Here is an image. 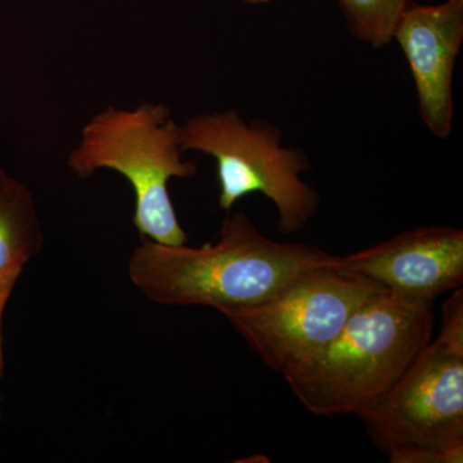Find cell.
I'll return each mask as SVG.
<instances>
[{
    "instance_id": "cell-1",
    "label": "cell",
    "mask_w": 463,
    "mask_h": 463,
    "mask_svg": "<svg viewBox=\"0 0 463 463\" xmlns=\"http://www.w3.org/2000/svg\"><path fill=\"white\" fill-rule=\"evenodd\" d=\"M332 255L307 243L265 237L243 213H228L218 241L201 248L142 240L128 263L130 281L167 307H209L218 312L254 306Z\"/></svg>"
},
{
    "instance_id": "cell-2",
    "label": "cell",
    "mask_w": 463,
    "mask_h": 463,
    "mask_svg": "<svg viewBox=\"0 0 463 463\" xmlns=\"http://www.w3.org/2000/svg\"><path fill=\"white\" fill-rule=\"evenodd\" d=\"M432 327V303L383 289L353 313L318 355L285 380L317 416H364L416 362L431 341Z\"/></svg>"
},
{
    "instance_id": "cell-3",
    "label": "cell",
    "mask_w": 463,
    "mask_h": 463,
    "mask_svg": "<svg viewBox=\"0 0 463 463\" xmlns=\"http://www.w3.org/2000/svg\"><path fill=\"white\" fill-rule=\"evenodd\" d=\"M184 154L181 124L165 103L109 106L81 128L80 139L67 155V166L80 179L99 170L123 175L133 188V224L142 240L182 245L187 234L174 209L169 183L196 175V163L184 160Z\"/></svg>"
},
{
    "instance_id": "cell-4",
    "label": "cell",
    "mask_w": 463,
    "mask_h": 463,
    "mask_svg": "<svg viewBox=\"0 0 463 463\" xmlns=\"http://www.w3.org/2000/svg\"><path fill=\"white\" fill-rule=\"evenodd\" d=\"M181 134L183 151L214 158L218 205L225 213L248 194H261L276 206L282 234L298 233L317 214L318 194L301 179L309 158L303 148L283 145L277 125L224 109L190 116Z\"/></svg>"
},
{
    "instance_id": "cell-5",
    "label": "cell",
    "mask_w": 463,
    "mask_h": 463,
    "mask_svg": "<svg viewBox=\"0 0 463 463\" xmlns=\"http://www.w3.org/2000/svg\"><path fill=\"white\" fill-rule=\"evenodd\" d=\"M330 260L254 306L222 313L265 365L285 379L318 355L359 307L385 289L332 267Z\"/></svg>"
},
{
    "instance_id": "cell-6",
    "label": "cell",
    "mask_w": 463,
    "mask_h": 463,
    "mask_svg": "<svg viewBox=\"0 0 463 463\" xmlns=\"http://www.w3.org/2000/svg\"><path fill=\"white\" fill-rule=\"evenodd\" d=\"M361 419L388 449L463 444V349L430 341L397 385Z\"/></svg>"
},
{
    "instance_id": "cell-7",
    "label": "cell",
    "mask_w": 463,
    "mask_h": 463,
    "mask_svg": "<svg viewBox=\"0 0 463 463\" xmlns=\"http://www.w3.org/2000/svg\"><path fill=\"white\" fill-rule=\"evenodd\" d=\"M330 265L365 277L408 300L434 304L463 283V231L453 227L414 228L373 248L334 257Z\"/></svg>"
},
{
    "instance_id": "cell-8",
    "label": "cell",
    "mask_w": 463,
    "mask_h": 463,
    "mask_svg": "<svg viewBox=\"0 0 463 463\" xmlns=\"http://www.w3.org/2000/svg\"><path fill=\"white\" fill-rule=\"evenodd\" d=\"M394 41L410 66L422 123L435 138H449L455 118L453 76L463 43V0L438 5L410 0Z\"/></svg>"
},
{
    "instance_id": "cell-9",
    "label": "cell",
    "mask_w": 463,
    "mask_h": 463,
    "mask_svg": "<svg viewBox=\"0 0 463 463\" xmlns=\"http://www.w3.org/2000/svg\"><path fill=\"white\" fill-rule=\"evenodd\" d=\"M43 246L44 232L32 191L0 167V273L24 270Z\"/></svg>"
},
{
    "instance_id": "cell-10",
    "label": "cell",
    "mask_w": 463,
    "mask_h": 463,
    "mask_svg": "<svg viewBox=\"0 0 463 463\" xmlns=\"http://www.w3.org/2000/svg\"><path fill=\"white\" fill-rule=\"evenodd\" d=\"M350 33L374 50L392 42L410 0H337Z\"/></svg>"
},
{
    "instance_id": "cell-11",
    "label": "cell",
    "mask_w": 463,
    "mask_h": 463,
    "mask_svg": "<svg viewBox=\"0 0 463 463\" xmlns=\"http://www.w3.org/2000/svg\"><path fill=\"white\" fill-rule=\"evenodd\" d=\"M392 463H462L463 444L450 448L395 447L390 448Z\"/></svg>"
},
{
    "instance_id": "cell-12",
    "label": "cell",
    "mask_w": 463,
    "mask_h": 463,
    "mask_svg": "<svg viewBox=\"0 0 463 463\" xmlns=\"http://www.w3.org/2000/svg\"><path fill=\"white\" fill-rule=\"evenodd\" d=\"M439 340L448 345L463 349V292L462 288L455 289L443 306V323H441Z\"/></svg>"
},
{
    "instance_id": "cell-13",
    "label": "cell",
    "mask_w": 463,
    "mask_h": 463,
    "mask_svg": "<svg viewBox=\"0 0 463 463\" xmlns=\"http://www.w3.org/2000/svg\"><path fill=\"white\" fill-rule=\"evenodd\" d=\"M23 273L21 269H12L8 272L0 273V380H2L3 371H5V358H3V343H2V323L5 309L7 307L9 298L14 291L18 277Z\"/></svg>"
},
{
    "instance_id": "cell-14",
    "label": "cell",
    "mask_w": 463,
    "mask_h": 463,
    "mask_svg": "<svg viewBox=\"0 0 463 463\" xmlns=\"http://www.w3.org/2000/svg\"><path fill=\"white\" fill-rule=\"evenodd\" d=\"M242 2L248 3V5H268V3L272 2V0H242Z\"/></svg>"
},
{
    "instance_id": "cell-15",
    "label": "cell",
    "mask_w": 463,
    "mask_h": 463,
    "mask_svg": "<svg viewBox=\"0 0 463 463\" xmlns=\"http://www.w3.org/2000/svg\"><path fill=\"white\" fill-rule=\"evenodd\" d=\"M0 405H2V397H0ZM0 414H2V407H0Z\"/></svg>"
}]
</instances>
